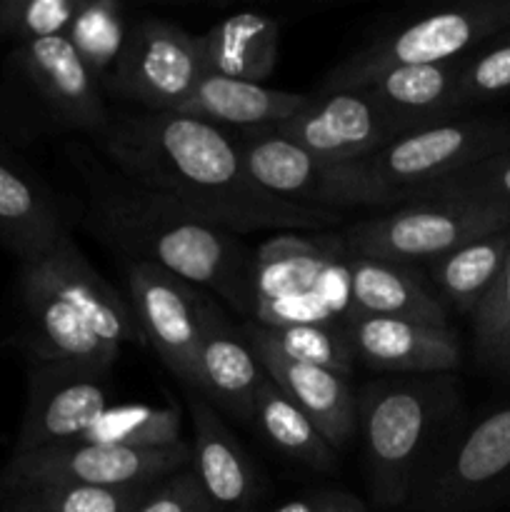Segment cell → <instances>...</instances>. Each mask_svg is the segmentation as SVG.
I'll return each instance as SVG.
<instances>
[{"instance_id": "1", "label": "cell", "mask_w": 510, "mask_h": 512, "mask_svg": "<svg viewBox=\"0 0 510 512\" xmlns=\"http://www.w3.org/2000/svg\"><path fill=\"white\" fill-rule=\"evenodd\" d=\"M110 163L133 183L178 200L233 235L258 230H320L340 213L265 193L245 170L235 133L183 113L110 115L98 138Z\"/></svg>"}, {"instance_id": "2", "label": "cell", "mask_w": 510, "mask_h": 512, "mask_svg": "<svg viewBox=\"0 0 510 512\" xmlns=\"http://www.w3.org/2000/svg\"><path fill=\"white\" fill-rule=\"evenodd\" d=\"M88 225L130 260L188 280L253 320V250L228 230L125 175L88 170Z\"/></svg>"}, {"instance_id": "3", "label": "cell", "mask_w": 510, "mask_h": 512, "mask_svg": "<svg viewBox=\"0 0 510 512\" xmlns=\"http://www.w3.org/2000/svg\"><path fill=\"white\" fill-rule=\"evenodd\" d=\"M20 348L28 363L58 360L115 368L123 345H143L130 303L88 263L73 235L20 263Z\"/></svg>"}, {"instance_id": "4", "label": "cell", "mask_w": 510, "mask_h": 512, "mask_svg": "<svg viewBox=\"0 0 510 512\" xmlns=\"http://www.w3.org/2000/svg\"><path fill=\"white\" fill-rule=\"evenodd\" d=\"M355 400L370 498L383 510L400 508L455 430L460 380L455 373L385 375L368 380Z\"/></svg>"}, {"instance_id": "5", "label": "cell", "mask_w": 510, "mask_h": 512, "mask_svg": "<svg viewBox=\"0 0 510 512\" xmlns=\"http://www.w3.org/2000/svg\"><path fill=\"white\" fill-rule=\"evenodd\" d=\"M510 150V118H453L400 135L378 153L325 165L320 208H400L440 180Z\"/></svg>"}, {"instance_id": "6", "label": "cell", "mask_w": 510, "mask_h": 512, "mask_svg": "<svg viewBox=\"0 0 510 512\" xmlns=\"http://www.w3.org/2000/svg\"><path fill=\"white\" fill-rule=\"evenodd\" d=\"M510 28V0H468L430 10L400 28L388 30L335 65L318 95L353 93L405 65L463 60L468 50Z\"/></svg>"}, {"instance_id": "7", "label": "cell", "mask_w": 510, "mask_h": 512, "mask_svg": "<svg viewBox=\"0 0 510 512\" xmlns=\"http://www.w3.org/2000/svg\"><path fill=\"white\" fill-rule=\"evenodd\" d=\"M510 500V403L450 433L420 475L418 512H488Z\"/></svg>"}, {"instance_id": "8", "label": "cell", "mask_w": 510, "mask_h": 512, "mask_svg": "<svg viewBox=\"0 0 510 512\" xmlns=\"http://www.w3.org/2000/svg\"><path fill=\"white\" fill-rule=\"evenodd\" d=\"M505 228H510V205L420 200L348 225L343 238L358 255L418 265Z\"/></svg>"}, {"instance_id": "9", "label": "cell", "mask_w": 510, "mask_h": 512, "mask_svg": "<svg viewBox=\"0 0 510 512\" xmlns=\"http://www.w3.org/2000/svg\"><path fill=\"white\" fill-rule=\"evenodd\" d=\"M203 75L198 35L145 15L130 25L123 55L103 88L145 113H180Z\"/></svg>"}, {"instance_id": "10", "label": "cell", "mask_w": 510, "mask_h": 512, "mask_svg": "<svg viewBox=\"0 0 510 512\" xmlns=\"http://www.w3.org/2000/svg\"><path fill=\"white\" fill-rule=\"evenodd\" d=\"M193 463L190 443L168 448L130 450L110 445L70 443L58 448L13 455L3 473L8 493L40 488V485H145L158 483Z\"/></svg>"}, {"instance_id": "11", "label": "cell", "mask_w": 510, "mask_h": 512, "mask_svg": "<svg viewBox=\"0 0 510 512\" xmlns=\"http://www.w3.org/2000/svg\"><path fill=\"white\" fill-rule=\"evenodd\" d=\"M125 280L130 290V308L143 340L158 353L170 375L188 388H195L200 338L215 298L145 260H130Z\"/></svg>"}, {"instance_id": "12", "label": "cell", "mask_w": 510, "mask_h": 512, "mask_svg": "<svg viewBox=\"0 0 510 512\" xmlns=\"http://www.w3.org/2000/svg\"><path fill=\"white\" fill-rule=\"evenodd\" d=\"M113 368L38 360L28 363V400L13 455L78 443L110 408Z\"/></svg>"}, {"instance_id": "13", "label": "cell", "mask_w": 510, "mask_h": 512, "mask_svg": "<svg viewBox=\"0 0 510 512\" xmlns=\"http://www.w3.org/2000/svg\"><path fill=\"white\" fill-rule=\"evenodd\" d=\"M335 233H280L253 250V320L263 328L328 325L315 283L333 250ZM335 325V323H333Z\"/></svg>"}, {"instance_id": "14", "label": "cell", "mask_w": 510, "mask_h": 512, "mask_svg": "<svg viewBox=\"0 0 510 512\" xmlns=\"http://www.w3.org/2000/svg\"><path fill=\"white\" fill-rule=\"evenodd\" d=\"M8 63L35 98L50 128L78 130L93 138L105 133L110 110L103 98V85L85 68L68 40L48 38L15 45Z\"/></svg>"}, {"instance_id": "15", "label": "cell", "mask_w": 510, "mask_h": 512, "mask_svg": "<svg viewBox=\"0 0 510 512\" xmlns=\"http://www.w3.org/2000/svg\"><path fill=\"white\" fill-rule=\"evenodd\" d=\"M278 130L325 165L363 160L400 135L413 133L408 125L383 113L360 90L310 95V103L298 115L280 123Z\"/></svg>"}, {"instance_id": "16", "label": "cell", "mask_w": 510, "mask_h": 512, "mask_svg": "<svg viewBox=\"0 0 510 512\" xmlns=\"http://www.w3.org/2000/svg\"><path fill=\"white\" fill-rule=\"evenodd\" d=\"M343 328L355 365L375 373L440 375L455 373L463 363V345L450 325L353 315Z\"/></svg>"}, {"instance_id": "17", "label": "cell", "mask_w": 510, "mask_h": 512, "mask_svg": "<svg viewBox=\"0 0 510 512\" xmlns=\"http://www.w3.org/2000/svg\"><path fill=\"white\" fill-rule=\"evenodd\" d=\"M193 415V463L205 495L218 512H255L265 495L258 465L225 425L218 410L200 395L190 398Z\"/></svg>"}, {"instance_id": "18", "label": "cell", "mask_w": 510, "mask_h": 512, "mask_svg": "<svg viewBox=\"0 0 510 512\" xmlns=\"http://www.w3.org/2000/svg\"><path fill=\"white\" fill-rule=\"evenodd\" d=\"M265 380L268 375L248 340L215 303L205 318L198 348V395L230 418L253 423L255 393Z\"/></svg>"}, {"instance_id": "19", "label": "cell", "mask_w": 510, "mask_h": 512, "mask_svg": "<svg viewBox=\"0 0 510 512\" xmlns=\"http://www.w3.org/2000/svg\"><path fill=\"white\" fill-rule=\"evenodd\" d=\"M70 238V220L55 195L13 158L0 153V245L20 263Z\"/></svg>"}, {"instance_id": "20", "label": "cell", "mask_w": 510, "mask_h": 512, "mask_svg": "<svg viewBox=\"0 0 510 512\" xmlns=\"http://www.w3.org/2000/svg\"><path fill=\"white\" fill-rule=\"evenodd\" d=\"M350 285L355 315L450 325L448 305L418 265L368 258L350 250Z\"/></svg>"}, {"instance_id": "21", "label": "cell", "mask_w": 510, "mask_h": 512, "mask_svg": "<svg viewBox=\"0 0 510 512\" xmlns=\"http://www.w3.org/2000/svg\"><path fill=\"white\" fill-rule=\"evenodd\" d=\"M253 348V345H250ZM265 375L308 415L335 450L345 448L358 430V400L348 380L330 370L300 365L265 348H253Z\"/></svg>"}, {"instance_id": "22", "label": "cell", "mask_w": 510, "mask_h": 512, "mask_svg": "<svg viewBox=\"0 0 510 512\" xmlns=\"http://www.w3.org/2000/svg\"><path fill=\"white\" fill-rule=\"evenodd\" d=\"M463 60L388 70L360 88V93L410 130L453 120L463 110L458 98V75Z\"/></svg>"}, {"instance_id": "23", "label": "cell", "mask_w": 510, "mask_h": 512, "mask_svg": "<svg viewBox=\"0 0 510 512\" xmlns=\"http://www.w3.org/2000/svg\"><path fill=\"white\" fill-rule=\"evenodd\" d=\"M308 103L310 95L305 93H288V90H275L263 83L205 73L180 113L228 130H255L278 128L280 123L298 115Z\"/></svg>"}, {"instance_id": "24", "label": "cell", "mask_w": 510, "mask_h": 512, "mask_svg": "<svg viewBox=\"0 0 510 512\" xmlns=\"http://www.w3.org/2000/svg\"><path fill=\"white\" fill-rule=\"evenodd\" d=\"M240 158L250 178L288 203L320 208V190L325 180V163L290 140L278 128H255L235 133Z\"/></svg>"}, {"instance_id": "25", "label": "cell", "mask_w": 510, "mask_h": 512, "mask_svg": "<svg viewBox=\"0 0 510 512\" xmlns=\"http://www.w3.org/2000/svg\"><path fill=\"white\" fill-rule=\"evenodd\" d=\"M198 43L205 73L263 83L278 65L280 20L245 10L215 23Z\"/></svg>"}, {"instance_id": "26", "label": "cell", "mask_w": 510, "mask_h": 512, "mask_svg": "<svg viewBox=\"0 0 510 512\" xmlns=\"http://www.w3.org/2000/svg\"><path fill=\"white\" fill-rule=\"evenodd\" d=\"M510 255V228L480 235L428 263V278L445 305L473 318Z\"/></svg>"}, {"instance_id": "27", "label": "cell", "mask_w": 510, "mask_h": 512, "mask_svg": "<svg viewBox=\"0 0 510 512\" xmlns=\"http://www.w3.org/2000/svg\"><path fill=\"white\" fill-rule=\"evenodd\" d=\"M253 423L278 453L315 473H333L338 455L308 420V415L273 383L265 380L255 393Z\"/></svg>"}, {"instance_id": "28", "label": "cell", "mask_w": 510, "mask_h": 512, "mask_svg": "<svg viewBox=\"0 0 510 512\" xmlns=\"http://www.w3.org/2000/svg\"><path fill=\"white\" fill-rule=\"evenodd\" d=\"M243 338L253 348H265L278 353L280 358L300 365L330 370L343 378H350L355 370L353 350L343 325H288V328H263L245 320L238 325Z\"/></svg>"}, {"instance_id": "29", "label": "cell", "mask_w": 510, "mask_h": 512, "mask_svg": "<svg viewBox=\"0 0 510 512\" xmlns=\"http://www.w3.org/2000/svg\"><path fill=\"white\" fill-rule=\"evenodd\" d=\"M125 8L118 0H83L63 35L85 68L105 85L128 40Z\"/></svg>"}, {"instance_id": "30", "label": "cell", "mask_w": 510, "mask_h": 512, "mask_svg": "<svg viewBox=\"0 0 510 512\" xmlns=\"http://www.w3.org/2000/svg\"><path fill=\"white\" fill-rule=\"evenodd\" d=\"M180 410L153 405H115L108 408L78 443L110 445V448L150 450L183 443Z\"/></svg>"}, {"instance_id": "31", "label": "cell", "mask_w": 510, "mask_h": 512, "mask_svg": "<svg viewBox=\"0 0 510 512\" xmlns=\"http://www.w3.org/2000/svg\"><path fill=\"white\" fill-rule=\"evenodd\" d=\"M160 483V480H158ZM158 483L145 485H40L20 490L43 512H138Z\"/></svg>"}, {"instance_id": "32", "label": "cell", "mask_w": 510, "mask_h": 512, "mask_svg": "<svg viewBox=\"0 0 510 512\" xmlns=\"http://www.w3.org/2000/svg\"><path fill=\"white\" fill-rule=\"evenodd\" d=\"M83 0H0V35L15 45L63 38Z\"/></svg>"}, {"instance_id": "33", "label": "cell", "mask_w": 510, "mask_h": 512, "mask_svg": "<svg viewBox=\"0 0 510 512\" xmlns=\"http://www.w3.org/2000/svg\"><path fill=\"white\" fill-rule=\"evenodd\" d=\"M473 340L480 363L510 375V255L488 298L473 313Z\"/></svg>"}, {"instance_id": "34", "label": "cell", "mask_w": 510, "mask_h": 512, "mask_svg": "<svg viewBox=\"0 0 510 512\" xmlns=\"http://www.w3.org/2000/svg\"><path fill=\"white\" fill-rule=\"evenodd\" d=\"M420 200H468V203L510 205V150L480 160L450 178L440 180L433 188L423 190Z\"/></svg>"}, {"instance_id": "35", "label": "cell", "mask_w": 510, "mask_h": 512, "mask_svg": "<svg viewBox=\"0 0 510 512\" xmlns=\"http://www.w3.org/2000/svg\"><path fill=\"white\" fill-rule=\"evenodd\" d=\"M505 93H510V40L463 60L458 75V98L463 108Z\"/></svg>"}, {"instance_id": "36", "label": "cell", "mask_w": 510, "mask_h": 512, "mask_svg": "<svg viewBox=\"0 0 510 512\" xmlns=\"http://www.w3.org/2000/svg\"><path fill=\"white\" fill-rule=\"evenodd\" d=\"M138 512H218L205 495L195 470L183 468L160 480Z\"/></svg>"}, {"instance_id": "37", "label": "cell", "mask_w": 510, "mask_h": 512, "mask_svg": "<svg viewBox=\"0 0 510 512\" xmlns=\"http://www.w3.org/2000/svg\"><path fill=\"white\" fill-rule=\"evenodd\" d=\"M270 512H368V503L348 490H315L290 498Z\"/></svg>"}, {"instance_id": "38", "label": "cell", "mask_w": 510, "mask_h": 512, "mask_svg": "<svg viewBox=\"0 0 510 512\" xmlns=\"http://www.w3.org/2000/svg\"><path fill=\"white\" fill-rule=\"evenodd\" d=\"M0 512H43V510H40L38 505L28 498V495L10 493V500L3 505V508H0Z\"/></svg>"}, {"instance_id": "39", "label": "cell", "mask_w": 510, "mask_h": 512, "mask_svg": "<svg viewBox=\"0 0 510 512\" xmlns=\"http://www.w3.org/2000/svg\"><path fill=\"white\" fill-rule=\"evenodd\" d=\"M503 40H510V28L503 33Z\"/></svg>"}]
</instances>
